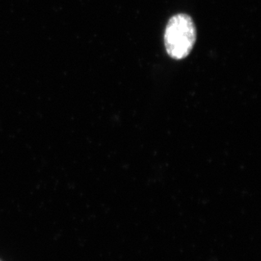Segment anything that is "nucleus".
<instances>
[{
	"label": "nucleus",
	"instance_id": "1",
	"mask_svg": "<svg viewBox=\"0 0 261 261\" xmlns=\"http://www.w3.org/2000/svg\"><path fill=\"white\" fill-rule=\"evenodd\" d=\"M196 41V29L192 18L177 14L166 27L164 43L168 55L173 59H185L192 51Z\"/></svg>",
	"mask_w": 261,
	"mask_h": 261
}]
</instances>
